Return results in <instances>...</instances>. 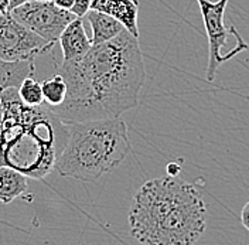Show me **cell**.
<instances>
[{"instance_id":"13","label":"cell","mask_w":249,"mask_h":245,"mask_svg":"<svg viewBox=\"0 0 249 245\" xmlns=\"http://www.w3.org/2000/svg\"><path fill=\"white\" fill-rule=\"evenodd\" d=\"M44 101L48 107H58L61 105L67 96V82L61 74H55L53 78L47 79L41 84Z\"/></svg>"},{"instance_id":"1","label":"cell","mask_w":249,"mask_h":245,"mask_svg":"<svg viewBox=\"0 0 249 245\" xmlns=\"http://www.w3.org/2000/svg\"><path fill=\"white\" fill-rule=\"evenodd\" d=\"M57 73L67 82V96L50 108L65 123L121 118L139 105L146 82L139 38L126 29L82 57L62 61Z\"/></svg>"},{"instance_id":"11","label":"cell","mask_w":249,"mask_h":245,"mask_svg":"<svg viewBox=\"0 0 249 245\" xmlns=\"http://www.w3.org/2000/svg\"><path fill=\"white\" fill-rule=\"evenodd\" d=\"M27 176L16 169L0 165V203L10 204L23 193H26L29 183Z\"/></svg>"},{"instance_id":"18","label":"cell","mask_w":249,"mask_h":245,"mask_svg":"<svg viewBox=\"0 0 249 245\" xmlns=\"http://www.w3.org/2000/svg\"><path fill=\"white\" fill-rule=\"evenodd\" d=\"M10 12V0H0V13Z\"/></svg>"},{"instance_id":"17","label":"cell","mask_w":249,"mask_h":245,"mask_svg":"<svg viewBox=\"0 0 249 245\" xmlns=\"http://www.w3.org/2000/svg\"><path fill=\"white\" fill-rule=\"evenodd\" d=\"M58 7L65 9V10H71V7L74 6V1L75 0H53Z\"/></svg>"},{"instance_id":"7","label":"cell","mask_w":249,"mask_h":245,"mask_svg":"<svg viewBox=\"0 0 249 245\" xmlns=\"http://www.w3.org/2000/svg\"><path fill=\"white\" fill-rule=\"evenodd\" d=\"M53 47L21 24L12 13H0V60L24 61L51 51Z\"/></svg>"},{"instance_id":"16","label":"cell","mask_w":249,"mask_h":245,"mask_svg":"<svg viewBox=\"0 0 249 245\" xmlns=\"http://www.w3.org/2000/svg\"><path fill=\"white\" fill-rule=\"evenodd\" d=\"M241 223L249 231V201L244 206V208L241 211Z\"/></svg>"},{"instance_id":"19","label":"cell","mask_w":249,"mask_h":245,"mask_svg":"<svg viewBox=\"0 0 249 245\" xmlns=\"http://www.w3.org/2000/svg\"><path fill=\"white\" fill-rule=\"evenodd\" d=\"M27 1H30V0H10V10H13L15 7L20 6V4H24Z\"/></svg>"},{"instance_id":"5","label":"cell","mask_w":249,"mask_h":245,"mask_svg":"<svg viewBox=\"0 0 249 245\" xmlns=\"http://www.w3.org/2000/svg\"><path fill=\"white\" fill-rule=\"evenodd\" d=\"M208 38V65L205 77L214 81L219 67L232 60L239 53L248 50L249 44L235 26L225 24V10L230 0H197Z\"/></svg>"},{"instance_id":"2","label":"cell","mask_w":249,"mask_h":245,"mask_svg":"<svg viewBox=\"0 0 249 245\" xmlns=\"http://www.w3.org/2000/svg\"><path fill=\"white\" fill-rule=\"evenodd\" d=\"M130 234L147 245H193L207 227V206L193 184L176 176L150 179L129 210Z\"/></svg>"},{"instance_id":"10","label":"cell","mask_w":249,"mask_h":245,"mask_svg":"<svg viewBox=\"0 0 249 245\" xmlns=\"http://www.w3.org/2000/svg\"><path fill=\"white\" fill-rule=\"evenodd\" d=\"M85 17L88 19V23L92 29V46L109 41L124 30V26L119 20L107 13L91 9Z\"/></svg>"},{"instance_id":"12","label":"cell","mask_w":249,"mask_h":245,"mask_svg":"<svg viewBox=\"0 0 249 245\" xmlns=\"http://www.w3.org/2000/svg\"><path fill=\"white\" fill-rule=\"evenodd\" d=\"M36 74L34 60L4 61L0 60V95L7 88H18L27 77Z\"/></svg>"},{"instance_id":"8","label":"cell","mask_w":249,"mask_h":245,"mask_svg":"<svg viewBox=\"0 0 249 245\" xmlns=\"http://www.w3.org/2000/svg\"><path fill=\"white\" fill-rule=\"evenodd\" d=\"M91 9L119 20L124 29L139 38V3L138 0H92Z\"/></svg>"},{"instance_id":"14","label":"cell","mask_w":249,"mask_h":245,"mask_svg":"<svg viewBox=\"0 0 249 245\" xmlns=\"http://www.w3.org/2000/svg\"><path fill=\"white\" fill-rule=\"evenodd\" d=\"M18 95L21 101L31 107L41 105L44 102V94L41 84L33 77H27L18 87Z\"/></svg>"},{"instance_id":"9","label":"cell","mask_w":249,"mask_h":245,"mask_svg":"<svg viewBox=\"0 0 249 245\" xmlns=\"http://www.w3.org/2000/svg\"><path fill=\"white\" fill-rule=\"evenodd\" d=\"M58 43L62 50V61L79 58L89 51L92 47V40L87 34L82 17H75L62 30Z\"/></svg>"},{"instance_id":"3","label":"cell","mask_w":249,"mask_h":245,"mask_svg":"<svg viewBox=\"0 0 249 245\" xmlns=\"http://www.w3.org/2000/svg\"><path fill=\"white\" fill-rule=\"evenodd\" d=\"M3 126L0 132V165L43 180L54 169L68 140V123L48 105L31 107L21 101L18 88L0 95Z\"/></svg>"},{"instance_id":"6","label":"cell","mask_w":249,"mask_h":245,"mask_svg":"<svg viewBox=\"0 0 249 245\" xmlns=\"http://www.w3.org/2000/svg\"><path fill=\"white\" fill-rule=\"evenodd\" d=\"M10 13L51 47L55 46L62 30L77 17L71 10L58 7L53 0H30L15 7Z\"/></svg>"},{"instance_id":"20","label":"cell","mask_w":249,"mask_h":245,"mask_svg":"<svg viewBox=\"0 0 249 245\" xmlns=\"http://www.w3.org/2000/svg\"><path fill=\"white\" fill-rule=\"evenodd\" d=\"M1 126H3V107L0 104V132H1Z\"/></svg>"},{"instance_id":"4","label":"cell","mask_w":249,"mask_h":245,"mask_svg":"<svg viewBox=\"0 0 249 245\" xmlns=\"http://www.w3.org/2000/svg\"><path fill=\"white\" fill-rule=\"evenodd\" d=\"M70 135L55 162L64 177L89 183L118 168L130 152L127 126L121 118L68 123Z\"/></svg>"},{"instance_id":"15","label":"cell","mask_w":249,"mask_h":245,"mask_svg":"<svg viewBox=\"0 0 249 245\" xmlns=\"http://www.w3.org/2000/svg\"><path fill=\"white\" fill-rule=\"evenodd\" d=\"M91 4H92V0H75L74 1V6L71 7V12L77 17H85L87 13L91 10Z\"/></svg>"}]
</instances>
